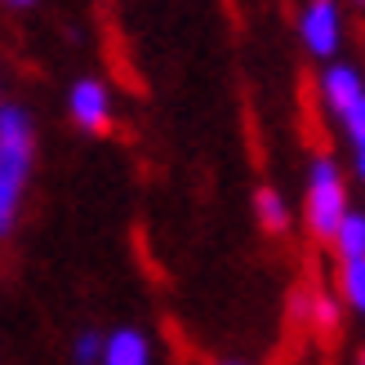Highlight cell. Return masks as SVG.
Here are the masks:
<instances>
[{"mask_svg":"<svg viewBox=\"0 0 365 365\" xmlns=\"http://www.w3.org/2000/svg\"><path fill=\"white\" fill-rule=\"evenodd\" d=\"M31 160H36V130L27 107L0 103V236H9L18 223Z\"/></svg>","mask_w":365,"mask_h":365,"instance_id":"1","label":"cell"},{"mask_svg":"<svg viewBox=\"0 0 365 365\" xmlns=\"http://www.w3.org/2000/svg\"><path fill=\"white\" fill-rule=\"evenodd\" d=\"M348 187H343V170L334 156H317L307 170V196H303V223L317 241H334V232L348 218Z\"/></svg>","mask_w":365,"mask_h":365,"instance_id":"2","label":"cell"},{"mask_svg":"<svg viewBox=\"0 0 365 365\" xmlns=\"http://www.w3.org/2000/svg\"><path fill=\"white\" fill-rule=\"evenodd\" d=\"M299 41L303 49L321 63H334V53L343 45V9L339 0H307L299 14Z\"/></svg>","mask_w":365,"mask_h":365,"instance_id":"3","label":"cell"},{"mask_svg":"<svg viewBox=\"0 0 365 365\" xmlns=\"http://www.w3.org/2000/svg\"><path fill=\"white\" fill-rule=\"evenodd\" d=\"M317 94H321L325 112L343 120L352 107L365 103V76H361V67H352V63H325L321 81H317Z\"/></svg>","mask_w":365,"mask_h":365,"instance_id":"4","label":"cell"},{"mask_svg":"<svg viewBox=\"0 0 365 365\" xmlns=\"http://www.w3.org/2000/svg\"><path fill=\"white\" fill-rule=\"evenodd\" d=\"M67 112H71V120H76L81 130L103 134L107 125H112V94H107L103 81L85 76V81H76L67 89Z\"/></svg>","mask_w":365,"mask_h":365,"instance_id":"5","label":"cell"},{"mask_svg":"<svg viewBox=\"0 0 365 365\" xmlns=\"http://www.w3.org/2000/svg\"><path fill=\"white\" fill-rule=\"evenodd\" d=\"M103 365H152V343L138 330H116L103 348Z\"/></svg>","mask_w":365,"mask_h":365,"instance_id":"6","label":"cell"},{"mask_svg":"<svg viewBox=\"0 0 365 365\" xmlns=\"http://www.w3.org/2000/svg\"><path fill=\"white\" fill-rule=\"evenodd\" d=\"M334 250H339V259L343 263H361L365 259V214H348L343 218V227L334 232V241H330Z\"/></svg>","mask_w":365,"mask_h":365,"instance_id":"7","label":"cell"},{"mask_svg":"<svg viewBox=\"0 0 365 365\" xmlns=\"http://www.w3.org/2000/svg\"><path fill=\"white\" fill-rule=\"evenodd\" d=\"M254 214H259V223L267 232H285L289 227V205H285V196L277 187H259V192H254Z\"/></svg>","mask_w":365,"mask_h":365,"instance_id":"8","label":"cell"},{"mask_svg":"<svg viewBox=\"0 0 365 365\" xmlns=\"http://www.w3.org/2000/svg\"><path fill=\"white\" fill-rule=\"evenodd\" d=\"M339 285H343V303L356 307V312L365 317V259H361V263H343Z\"/></svg>","mask_w":365,"mask_h":365,"instance_id":"9","label":"cell"},{"mask_svg":"<svg viewBox=\"0 0 365 365\" xmlns=\"http://www.w3.org/2000/svg\"><path fill=\"white\" fill-rule=\"evenodd\" d=\"M307 317H312L317 330H334V325H339V303L330 294H312V299H307Z\"/></svg>","mask_w":365,"mask_h":365,"instance_id":"10","label":"cell"},{"mask_svg":"<svg viewBox=\"0 0 365 365\" xmlns=\"http://www.w3.org/2000/svg\"><path fill=\"white\" fill-rule=\"evenodd\" d=\"M103 348H107V339H98L94 330H85L71 352H76V365H103Z\"/></svg>","mask_w":365,"mask_h":365,"instance_id":"11","label":"cell"},{"mask_svg":"<svg viewBox=\"0 0 365 365\" xmlns=\"http://www.w3.org/2000/svg\"><path fill=\"white\" fill-rule=\"evenodd\" d=\"M343 134H348L352 152H356V148H365V103H361V107H352V112L343 116Z\"/></svg>","mask_w":365,"mask_h":365,"instance_id":"12","label":"cell"},{"mask_svg":"<svg viewBox=\"0 0 365 365\" xmlns=\"http://www.w3.org/2000/svg\"><path fill=\"white\" fill-rule=\"evenodd\" d=\"M352 170H356V178L365 182V148H356V152H352Z\"/></svg>","mask_w":365,"mask_h":365,"instance_id":"13","label":"cell"},{"mask_svg":"<svg viewBox=\"0 0 365 365\" xmlns=\"http://www.w3.org/2000/svg\"><path fill=\"white\" fill-rule=\"evenodd\" d=\"M5 5H14V9H27V5H36V0H5Z\"/></svg>","mask_w":365,"mask_h":365,"instance_id":"14","label":"cell"},{"mask_svg":"<svg viewBox=\"0 0 365 365\" xmlns=\"http://www.w3.org/2000/svg\"><path fill=\"white\" fill-rule=\"evenodd\" d=\"M352 5H365V0H352Z\"/></svg>","mask_w":365,"mask_h":365,"instance_id":"15","label":"cell"},{"mask_svg":"<svg viewBox=\"0 0 365 365\" xmlns=\"http://www.w3.org/2000/svg\"><path fill=\"white\" fill-rule=\"evenodd\" d=\"M361 365H365V352H361Z\"/></svg>","mask_w":365,"mask_h":365,"instance_id":"16","label":"cell"},{"mask_svg":"<svg viewBox=\"0 0 365 365\" xmlns=\"http://www.w3.org/2000/svg\"><path fill=\"white\" fill-rule=\"evenodd\" d=\"M227 365H236V361H227Z\"/></svg>","mask_w":365,"mask_h":365,"instance_id":"17","label":"cell"}]
</instances>
